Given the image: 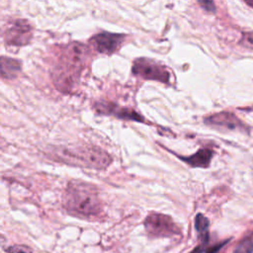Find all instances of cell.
Masks as SVG:
<instances>
[{"label":"cell","mask_w":253,"mask_h":253,"mask_svg":"<svg viewBox=\"0 0 253 253\" xmlns=\"http://www.w3.org/2000/svg\"><path fill=\"white\" fill-rule=\"evenodd\" d=\"M58 50L51 77L59 91L68 93L78 84L81 73L87 65L89 48L81 42H74L62 45Z\"/></svg>","instance_id":"obj_1"},{"label":"cell","mask_w":253,"mask_h":253,"mask_svg":"<svg viewBox=\"0 0 253 253\" xmlns=\"http://www.w3.org/2000/svg\"><path fill=\"white\" fill-rule=\"evenodd\" d=\"M63 208L80 217L96 216L102 211V202L95 185L84 181H69L62 195Z\"/></svg>","instance_id":"obj_2"},{"label":"cell","mask_w":253,"mask_h":253,"mask_svg":"<svg viewBox=\"0 0 253 253\" xmlns=\"http://www.w3.org/2000/svg\"><path fill=\"white\" fill-rule=\"evenodd\" d=\"M51 153L56 161L97 170L107 168L112 162V156L96 145L58 146L54 147Z\"/></svg>","instance_id":"obj_3"},{"label":"cell","mask_w":253,"mask_h":253,"mask_svg":"<svg viewBox=\"0 0 253 253\" xmlns=\"http://www.w3.org/2000/svg\"><path fill=\"white\" fill-rule=\"evenodd\" d=\"M144 228L150 237H172L181 234V228L170 215L150 212L144 219Z\"/></svg>","instance_id":"obj_4"},{"label":"cell","mask_w":253,"mask_h":253,"mask_svg":"<svg viewBox=\"0 0 253 253\" xmlns=\"http://www.w3.org/2000/svg\"><path fill=\"white\" fill-rule=\"evenodd\" d=\"M131 71L133 75L144 80H153L164 84L170 82L169 70L161 63L150 58L139 57L133 60Z\"/></svg>","instance_id":"obj_5"},{"label":"cell","mask_w":253,"mask_h":253,"mask_svg":"<svg viewBox=\"0 0 253 253\" xmlns=\"http://www.w3.org/2000/svg\"><path fill=\"white\" fill-rule=\"evenodd\" d=\"M33 37L32 26L23 19L15 20L4 33V42L7 45L23 46L28 44Z\"/></svg>","instance_id":"obj_6"},{"label":"cell","mask_w":253,"mask_h":253,"mask_svg":"<svg viewBox=\"0 0 253 253\" xmlns=\"http://www.w3.org/2000/svg\"><path fill=\"white\" fill-rule=\"evenodd\" d=\"M204 123L210 126L223 130H238L244 132L249 131L248 126L238 117H236L235 114L227 111H222L211 115L205 118Z\"/></svg>","instance_id":"obj_7"},{"label":"cell","mask_w":253,"mask_h":253,"mask_svg":"<svg viewBox=\"0 0 253 253\" xmlns=\"http://www.w3.org/2000/svg\"><path fill=\"white\" fill-rule=\"evenodd\" d=\"M125 39L126 35L124 34L102 32L94 35L89 40V43L96 51L111 55L122 45V43L125 42Z\"/></svg>","instance_id":"obj_8"},{"label":"cell","mask_w":253,"mask_h":253,"mask_svg":"<svg viewBox=\"0 0 253 253\" xmlns=\"http://www.w3.org/2000/svg\"><path fill=\"white\" fill-rule=\"evenodd\" d=\"M94 109L97 114L104 115V116H113L122 120H127V121H133L138 123H145L144 118L136 113L135 111L121 107L117 104H114L112 102H96L94 104Z\"/></svg>","instance_id":"obj_9"},{"label":"cell","mask_w":253,"mask_h":253,"mask_svg":"<svg viewBox=\"0 0 253 253\" xmlns=\"http://www.w3.org/2000/svg\"><path fill=\"white\" fill-rule=\"evenodd\" d=\"M178 158L191 167H200L207 168L210 166L211 158L213 156V151L209 148H201L194 154L190 156H180L177 155Z\"/></svg>","instance_id":"obj_10"},{"label":"cell","mask_w":253,"mask_h":253,"mask_svg":"<svg viewBox=\"0 0 253 253\" xmlns=\"http://www.w3.org/2000/svg\"><path fill=\"white\" fill-rule=\"evenodd\" d=\"M21 61L5 55L1 56V77L3 79H14L21 72Z\"/></svg>","instance_id":"obj_11"},{"label":"cell","mask_w":253,"mask_h":253,"mask_svg":"<svg viewBox=\"0 0 253 253\" xmlns=\"http://www.w3.org/2000/svg\"><path fill=\"white\" fill-rule=\"evenodd\" d=\"M209 226L210 221L209 219L202 213H198L195 217V227L199 232L201 238V244L207 245L209 242L210 234H209Z\"/></svg>","instance_id":"obj_12"},{"label":"cell","mask_w":253,"mask_h":253,"mask_svg":"<svg viewBox=\"0 0 253 253\" xmlns=\"http://www.w3.org/2000/svg\"><path fill=\"white\" fill-rule=\"evenodd\" d=\"M233 253H253V235L243 238L236 246Z\"/></svg>","instance_id":"obj_13"},{"label":"cell","mask_w":253,"mask_h":253,"mask_svg":"<svg viewBox=\"0 0 253 253\" xmlns=\"http://www.w3.org/2000/svg\"><path fill=\"white\" fill-rule=\"evenodd\" d=\"M7 253H33V250L27 246V245H22V244H16L9 246L8 248L5 249Z\"/></svg>","instance_id":"obj_14"},{"label":"cell","mask_w":253,"mask_h":253,"mask_svg":"<svg viewBox=\"0 0 253 253\" xmlns=\"http://www.w3.org/2000/svg\"><path fill=\"white\" fill-rule=\"evenodd\" d=\"M240 43L245 47L253 48V32L243 33Z\"/></svg>","instance_id":"obj_15"},{"label":"cell","mask_w":253,"mask_h":253,"mask_svg":"<svg viewBox=\"0 0 253 253\" xmlns=\"http://www.w3.org/2000/svg\"><path fill=\"white\" fill-rule=\"evenodd\" d=\"M199 4L208 12H215V6L211 1H200Z\"/></svg>","instance_id":"obj_16"},{"label":"cell","mask_w":253,"mask_h":253,"mask_svg":"<svg viewBox=\"0 0 253 253\" xmlns=\"http://www.w3.org/2000/svg\"><path fill=\"white\" fill-rule=\"evenodd\" d=\"M226 243H227V240H225V241H223V242H221V243H218V244H216V245H214V246H211V247H210L209 249H207L206 251H207V253H216V252H218L219 249H220L224 244H226Z\"/></svg>","instance_id":"obj_17"},{"label":"cell","mask_w":253,"mask_h":253,"mask_svg":"<svg viewBox=\"0 0 253 253\" xmlns=\"http://www.w3.org/2000/svg\"><path fill=\"white\" fill-rule=\"evenodd\" d=\"M246 4H248L249 6H253V2H251V1H249V2L246 1Z\"/></svg>","instance_id":"obj_18"}]
</instances>
